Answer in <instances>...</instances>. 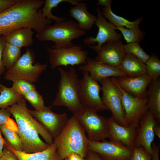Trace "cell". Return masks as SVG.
Here are the masks:
<instances>
[{"mask_svg":"<svg viewBox=\"0 0 160 160\" xmlns=\"http://www.w3.org/2000/svg\"><path fill=\"white\" fill-rule=\"evenodd\" d=\"M7 145L16 155L19 160H63L61 158L57 152V147L54 143L44 151L31 153L15 150L10 147L8 143Z\"/></svg>","mask_w":160,"mask_h":160,"instance_id":"obj_23","label":"cell"},{"mask_svg":"<svg viewBox=\"0 0 160 160\" xmlns=\"http://www.w3.org/2000/svg\"><path fill=\"white\" fill-rule=\"evenodd\" d=\"M101 90L103 93L102 99L104 105L110 111L112 116L119 124L125 126L124 123V111L119 92L110 78L102 79Z\"/></svg>","mask_w":160,"mask_h":160,"instance_id":"obj_14","label":"cell"},{"mask_svg":"<svg viewBox=\"0 0 160 160\" xmlns=\"http://www.w3.org/2000/svg\"><path fill=\"white\" fill-rule=\"evenodd\" d=\"M84 158L85 160H103L96 153L89 150Z\"/></svg>","mask_w":160,"mask_h":160,"instance_id":"obj_42","label":"cell"},{"mask_svg":"<svg viewBox=\"0 0 160 160\" xmlns=\"http://www.w3.org/2000/svg\"><path fill=\"white\" fill-rule=\"evenodd\" d=\"M152 160H159V154L160 150V145H156L153 142L152 144Z\"/></svg>","mask_w":160,"mask_h":160,"instance_id":"obj_41","label":"cell"},{"mask_svg":"<svg viewBox=\"0 0 160 160\" xmlns=\"http://www.w3.org/2000/svg\"><path fill=\"white\" fill-rule=\"evenodd\" d=\"M81 29L78 23L72 20L55 22L53 25H47L41 32L37 33V39L41 41H51L55 43L51 47L55 48L71 47L72 41L86 34Z\"/></svg>","mask_w":160,"mask_h":160,"instance_id":"obj_5","label":"cell"},{"mask_svg":"<svg viewBox=\"0 0 160 160\" xmlns=\"http://www.w3.org/2000/svg\"><path fill=\"white\" fill-rule=\"evenodd\" d=\"M146 73L152 80L159 77L160 75V60L154 54L150 55L145 63Z\"/></svg>","mask_w":160,"mask_h":160,"instance_id":"obj_31","label":"cell"},{"mask_svg":"<svg viewBox=\"0 0 160 160\" xmlns=\"http://www.w3.org/2000/svg\"><path fill=\"white\" fill-rule=\"evenodd\" d=\"M123 35L124 40L128 44L139 43L144 38L145 33L139 28L135 29L125 28L124 27H116Z\"/></svg>","mask_w":160,"mask_h":160,"instance_id":"obj_30","label":"cell"},{"mask_svg":"<svg viewBox=\"0 0 160 160\" xmlns=\"http://www.w3.org/2000/svg\"><path fill=\"white\" fill-rule=\"evenodd\" d=\"M7 143V142L3 138L2 136L0 128V158L2 155L3 149L5 145Z\"/></svg>","mask_w":160,"mask_h":160,"instance_id":"obj_45","label":"cell"},{"mask_svg":"<svg viewBox=\"0 0 160 160\" xmlns=\"http://www.w3.org/2000/svg\"><path fill=\"white\" fill-rule=\"evenodd\" d=\"M85 132L78 120L73 115L59 135L53 140L57 152L62 159L72 153L84 158L86 156L89 141Z\"/></svg>","mask_w":160,"mask_h":160,"instance_id":"obj_3","label":"cell"},{"mask_svg":"<svg viewBox=\"0 0 160 160\" xmlns=\"http://www.w3.org/2000/svg\"><path fill=\"white\" fill-rule=\"evenodd\" d=\"M121 40L106 42L102 46L95 59L109 65L119 68L125 53Z\"/></svg>","mask_w":160,"mask_h":160,"instance_id":"obj_18","label":"cell"},{"mask_svg":"<svg viewBox=\"0 0 160 160\" xmlns=\"http://www.w3.org/2000/svg\"><path fill=\"white\" fill-rule=\"evenodd\" d=\"M16 1V0H0V13L13 5Z\"/></svg>","mask_w":160,"mask_h":160,"instance_id":"obj_40","label":"cell"},{"mask_svg":"<svg viewBox=\"0 0 160 160\" xmlns=\"http://www.w3.org/2000/svg\"><path fill=\"white\" fill-rule=\"evenodd\" d=\"M51 68L68 65H83L86 63L88 52L79 45L58 48L47 46Z\"/></svg>","mask_w":160,"mask_h":160,"instance_id":"obj_9","label":"cell"},{"mask_svg":"<svg viewBox=\"0 0 160 160\" xmlns=\"http://www.w3.org/2000/svg\"><path fill=\"white\" fill-rule=\"evenodd\" d=\"M44 2V0H16L4 12L17 28L27 27L39 33L53 23L44 17L39 9Z\"/></svg>","mask_w":160,"mask_h":160,"instance_id":"obj_2","label":"cell"},{"mask_svg":"<svg viewBox=\"0 0 160 160\" xmlns=\"http://www.w3.org/2000/svg\"><path fill=\"white\" fill-rule=\"evenodd\" d=\"M2 134L5 139L13 149L23 151V146L21 139L17 132L10 129L5 124L0 126Z\"/></svg>","mask_w":160,"mask_h":160,"instance_id":"obj_29","label":"cell"},{"mask_svg":"<svg viewBox=\"0 0 160 160\" xmlns=\"http://www.w3.org/2000/svg\"><path fill=\"white\" fill-rule=\"evenodd\" d=\"M20 49L6 42L2 55V59L5 68H11L21 56Z\"/></svg>","mask_w":160,"mask_h":160,"instance_id":"obj_26","label":"cell"},{"mask_svg":"<svg viewBox=\"0 0 160 160\" xmlns=\"http://www.w3.org/2000/svg\"><path fill=\"white\" fill-rule=\"evenodd\" d=\"M7 142L3 149L0 160H19L16 155L7 145Z\"/></svg>","mask_w":160,"mask_h":160,"instance_id":"obj_37","label":"cell"},{"mask_svg":"<svg viewBox=\"0 0 160 160\" xmlns=\"http://www.w3.org/2000/svg\"><path fill=\"white\" fill-rule=\"evenodd\" d=\"M1 75H0V76H1Z\"/></svg>","mask_w":160,"mask_h":160,"instance_id":"obj_48","label":"cell"},{"mask_svg":"<svg viewBox=\"0 0 160 160\" xmlns=\"http://www.w3.org/2000/svg\"><path fill=\"white\" fill-rule=\"evenodd\" d=\"M152 80L147 90L148 106L157 122L160 123V79Z\"/></svg>","mask_w":160,"mask_h":160,"instance_id":"obj_22","label":"cell"},{"mask_svg":"<svg viewBox=\"0 0 160 160\" xmlns=\"http://www.w3.org/2000/svg\"><path fill=\"white\" fill-rule=\"evenodd\" d=\"M88 150L95 152L103 160H129L133 150L118 142L90 141Z\"/></svg>","mask_w":160,"mask_h":160,"instance_id":"obj_13","label":"cell"},{"mask_svg":"<svg viewBox=\"0 0 160 160\" xmlns=\"http://www.w3.org/2000/svg\"><path fill=\"white\" fill-rule=\"evenodd\" d=\"M83 107L81 112L73 115L87 133L89 141H101L110 138V127L107 119L99 115L93 109Z\"/></svg>","mask_w":160,"mask_h":160,"instance_id":"obj_7","label":"cell"},{"mask_svg":"<svg viewBox=\"0 0 160 160\" xmlns=\"http://www.w3.org/2000/svg\"><path fill=\"white\" fill-rule=\"evenodd\" d=\"M60 78L58 91L52 106L66 107L73 115L81 112L83 107L79 96V79L75 69L73 67L67 71L58 69Z\"/></svg>","mask_w":160,"mask_h":160,"instance_id":"obj_4","label":"cell"},{"mask_svg":"<svg viewBox=\"0 0 160 160\" xmlns=\"http://www.w3.org/2000/svg\"><path fill=\"white\" fill-rule=\"evenodd\" d=\"M63 160H68V158H65V159H63Z\"/></svg>","mask_w":160,"mask_h":160,"instance_id":"obj_47","label":"cell"},{"mask_svg":"<svg viewBox=\"0 0 160 160\" xmlns=\"http://www.w3.org/2000/svg\"><path fill=\"white\" fill-rule=\"evenodd\" d=\"M97 18L95 24L98 27L97 33L95 37H87L84 39L83 43L89 45V47L97 53L102 45L105 43L121 40V35L117 33L116 27L108 21L103 16L100 7L96 8Z\"/></svg>","mask_w":160,"mask_h":160,"instance_id":"obj_11","label":"cell"},{"mask_svg":"<svg viewBox=\"0 0 160 160\" xmlns=\"http://www.w3.org/2000/svg\"><path fill=\"white\" fill-rule=\"evenodd\" d=\"M6 43L4 36L0 35V75H1L4 72L5 68L2 59L3 51Z\"/></svg>","mask_w":160,"mask_h":160,"instance_id":"obj_38","label":"cell"},{"mask_svg":"<svg viewBox=\"0 0 160 160\" xmlns=\"http://www.w3.org/2000/svg\"><path fill=\"white\" fill-rule=\"evenodd\" d=\"M124 46L125 53L132 55L145 64L150 57L144 51L139 43H128L124 45Z\"/></svg>","mask_w":160,"mask_h":160,"instance_id":"obj_32","label":"cell"},{"mask_svg":"<svg viewBox=\"0 0 160 160\" xmlns=\"http://www.w3.org/2000/svg\"><path fill=\"white\" fill-rule=\"evenodd\" d=\"M79 69L88 72L92 78L99 82L103 79L111 77L117 78L128 76L119 68L109 65L88 57L86 63L80 66Z\"/></svg>","mask_w":160,"mask_h":160,"instance_id":"obj_16","label":"cell"},{"mask_svg":"<svg viewBox=\"0 0 160 160\" xmlns=\"http://www.w3.org/2000/svg\"><path fill=\"white\" fill-rule=\"evenodd\" d=\"M107 120L110 127V141L120 142L132 150L137 128L131 124L126 126H121L112 116Z\"/></svg>","mask_w":160,"mask_h":160,"instance_id":"obj_19","label":"cell"},{"mask_svg":"<svg viewBox=\"0 0 160 160\" xmlns=\"http://www.w3.org/2000/svg\"><path fill=\"white\" fill-rule=\"evenodd\" d=\"M82 1L83 0H45L41 10L43 16L55 22H59L66 19L53 15L51 12L53 8H57L58 5L62 2H68L75 6L78 3Z\"/></svg>","mask_w":160,"mask_h":160,"instance_id":"obj_28","label":"cell"},{"mask_svg":"<svg viewBox=\"0 0 160 160\" xmlns=\"http://www.w3.org/2000/svg\"><path fill=\"white\" fill-rule=\"evenodd\" d=\"M13 82L12 88L17 93L23 96L27 92L36 89L33 83L26 80L19 79Z\"/></svg>","mask_w":160,"mask_h":160,"instance_id":"obj_34","label":"cell"},{"mask_svg":"<svg viewBox=\"0 0 160 160\" xmlns=\"http://www.w3.org/2000/svg\"><path fill=\"white\" fill-rule=\"evenodd\" d=\"M112 1L111 0H99L97 5H101L104 7H111Z\"/></svg>","mask_w":160,"mask_h":160,"instance_id":"obj_44","label":"cell"},{"mask_svg":"<svg viewBox=\"0 0 160 160\" xmlns=\"http://www.w3.org/2000/svg\"><path fill=\"white\" fill-rule=\"evenodd\" d=\"M119 68L129 77L137 76L146 73L145 64L130 54L125 53Z\"/></svg>","mask_w":160,"mask_h":160,"instance_id":"obj_24","label":"cell"},{"mask_svg":"<svg viewBox=\"0 0 160 160\" xmlns=\"http://www.w3.org/2000/svg\"><path fill=\"white\" fill-rule=\"evenodd\" d=\"M23 97L12 87H8L0 83V108L5 109L12 106Z\"/></svg>","mask_w":160,"mask_h":160,"instance_id":"obj_27","label":"cell"},{"mask_svg":"<svg viewBox=\"0 0 160 160\" xmlns=\"http://www.w3.org/2000/svg\"><path fill=\"white\" fill-rule=\"evenodd\" d=\"M69 13L70 16L77 20L79 28L85 31L91 28L97 18L89 12L87 4L82 1L71 7Z\"/></svg>","mask_w":160,"mask_h":160,"instance_id":"obj_20","label":"cell"},{"mask_svg":"<svg viewBox=\"0 0 160 160\" xmlns=\"http://www.w3.org/2000/svg\"><path fill=\"white\" fill-rule=\"evenodd\" d=\"M11 115L7 108L0 109V126L5 124Z\"/></svg>","mask_w":160,"mask_h":160,"instance_id":"obj_39","label":"cell"},{"mask_svg":"<svg viewBox=\"0 0 160 160\" xmlns=\"http://www.w3.org/2000/svg\"><path fill=\"white\" fill-rule=\"evenodd\" d=\"M67 158L68 160H85L84 157L75 153H70Z\"/></svg>","mask_w":160,"mask_h":160,"instance_id":"obj_43","label":"cell"},{"mask_svg":"<svg viewBox=\"0 0 160 160\" xmlns=\"http://www.w3.org/2000/svg\"><path fill=\"white\" fill-rule=\"evenodd\" d=\"M16 28L4 12L0 13V35L5 36Z\"/></svg>","mask_w":160,"mask_h":160,"instance_id":"obj_35","label":"cell"},{"mask_svg":"<svg viewBox=\"0 0 160 160\" xmlns=\"http://www.w3.org/2000/svg\"><path fill=\"white\" fill-rule=\"evenodd\" d=\"M103 16L107 19L109 22L116 27H125L127 28H138L139 25L143 20V17H140L135 20L130 21L125 18L115 14L112 11L111 7H104L101 11Z\"/></svg>","mask_w":160,"mask_h":160,"instance_id":"obj_25","label":"cell"},{"mask_svg":"<svg viewBox=\"0 0 160 160\" xmlns=\"http://www.w3.org/2000/svg\"><path fill=\"white\" fill-rule=\"evenodd\" d=\"M153 131L155 135H156L159 139L160 138V123L157 122L153 128Z\"/></svg>","mask_w":160,"mask_h":160,"instance_id":"obj_46","label":"cell"},{"mask_svg":"<svg viewBox=\"0 0 160 160\" xmlns=\"http://www.w3.org/2000/svg\"><path fill=\"white\" fill-rule=\"evenodd\" d=\"M110 79L116 86L120 96L124 111L125 126L131 124L138 128L140 119L148 110L147 96L141 97H133Z\"/></svg>","mask_w":160,"mask_h":160,"instance_id":"obj_8","label":"cell"},{"mask_svg":"<svg viewBox=\"0 0 160 160\" xmlns=\"http://www.w3.org/2000/svg\"><path fill=\"white\" fill-rule=\"evenodd\" d=\"M82 79H79V96L83 106L90 107L97 111L108 110L100 95L101 87L92 78L88 72L83 71Z\"/></svg>","mask_w":160,"mask_h":160,"instance_id":"obj_10","label":"cell"},{"mask_svg":"<svg viewBox=\"0 0 160 160\" xmlns=\"http://www.w3.org/2000/svg\"><path fill=\"white\" fill-rule=\"evenodd\" d=\"M129 160H152V155L142 147H134Z\"/></svg>","mask_w":160,"mask_h":160,"instance_id":"obj_36","label":"cell"},{"mask_svg":"<svg viewBox=\"0 0 160 160\" xmlns=\"http://www.w3.org/2000/svg\"><path fill=\"white\" fill-rule=\"evenodd\" d=\"M34 59L33 52L26 48L25 52L5 73L4 78L12 82L22 79L32 83L37 82L41 73L46 70L47 65L40 63L34 64Z\"/></svg>","mask_w":160,"mask_h":160,"instance_id":"obj_6","label":"cell"},{"mask_svg":"<svg viewBox=\"0 0 160 160\" xmlns=\"http://www.w3.org/2000/svg\"><path fill=\"white\" fill-rule=\"evenodd\" d=\"M110 78L125 91L136 97L147 96V88L152 80L147 73L136 77Z\"/></svg>","mask_w":160,"mask_h":160,"instance_id":"obj_17","label":"cell"},{"mask_svg":"<svg viewBox=\"0 0 160 160\" xmlns=\"http://www.w3.org/2000/svg\"><path fill=\"white\" fill-rule=\"evenodd\" d=\"M23 97L35 110H41L45 106L42 96L36 89L27 92Z\"/></svg>","mask_w":160,"mask_h":160,"instance_id":"obj_33","label":"cell"},{"mask_svg":"<svg viewBox=\"0 0 160 160\" xmlns=\"http://www.w3.org/2000/svg\"><path fill=\"white\" fill-rule=\"evenodd\" d=\"M157 122L153 115L148 110L139 121L134 142V147H142L151 155L152 145L155 135L153 128Z\"/></svg>","mask_w":160,"mask_h":160,"instance_id":"obj_15","label":"cell"},{"mask_svg":"<svg viewBox=\"0 0 160 160\" xmlns=\"http://www.w3.org/2000/svg\"><path fill=\"white\" fill-rule=\"evenodd\" d=\"M52 106H45L40 110L29 109L28 110L31 115L44 127L55 139L60 134L69 119L66 112L58 114L52 112Z\"/></svg>","mask_w":160,"mask_h":160,"instance_id":"obj_12","label":"cell"},{"mask_svg":"<svg viewBox=\"0 0 160 160\" xmlns=\"http://www.w3.org/2000/svg\"><path fill=\"white\" fill-rule=\"evenodd\" d=\"M7 108L15 119L17 132L23 146V151L27 153L41 152L53 143L50 134L29 112L23 97Z\"/></svg>","mask_w":160,"mask_h":160,"instance_id":"obj_1","label":"cell"},{"mask_svg":"<svg viewBox=\"0 0 160 160\" xmlns=\"http://www.w3.org/2000/svg\"><path fill=\"white\" fill-rule=\"evenodd\" d=\"M31 28L21 27L16 28L4 36L6 42L20 49L30 46L33 41L34 32Z\"/></svg>","mask_w":160,"mask_h":160,"instance_id":"obj_21","label":"cell"}]
</instances>
